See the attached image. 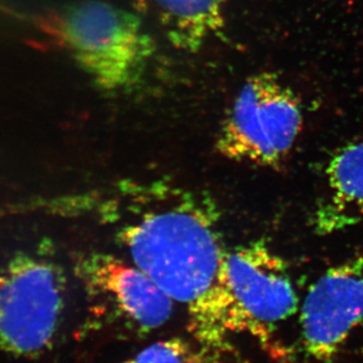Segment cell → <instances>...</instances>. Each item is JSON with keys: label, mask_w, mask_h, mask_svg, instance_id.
Masks as SVG:
<instances>
[{"label": "cell", "mask_w": 363, "mask_h": 363, "mask_svg": "<svg viewBox=\"0 0 363 363\" xmlns=\"http://www.w3.org/2000/svg\"><path fill=\"white\" fill-rule=\"evenodd\" d=\"M63 269L47 255L18 253L0 272V350L14 357L44 352L65 309Z\"/></svg>", "instance_id": "obj_5"}, {"label": "cell", "mask_w": 363, "mask_h": 363, "mask_svg": "<svg viewBox=\"0 0 363 363\" xmlns=\"http://www.w3.org/2000/svg\"><path fill=\"white\" fill-rule=\"evenodd\" d=\"M298 307L285 260L257 240L226 250L214 285L190 316L202 340L217 342L227 331L266 337Z\"/></svg>", "instance_id": "obj_2"}, {"label": "cell", "mask_w": 363, "mask_h": 363, "mask_svg": "<svg viewBox=\"0 0 363 363\" xmlns=\"http://www.w3.org/2000/svg\"><path fill=\"white\" fill-rule=\"evenodd\" d=\"M300 322L308 354L331 359L363 322V255L330 267L313 284Z\"/></svg>", "instance_id": "obj_6"}, {"label": "cell", "mask_w": 363, "mask_h": 363, "mask_svg": "<svg viewBox=\"0 0 363 363\" xmlns=\"http://www.w3.org/2000/svg\"><path fill=\"white\" fill-rule=\"evenodd\" d=\"M157 201L131 207L116 241L131 264L191 314L214 285L227 250L218 210L208 196L180 190H162Z\"/></svg>", "instance_id": "obj_1"}, {"label": "cell", "mask_w": 363, "mask_h": 363, "mask_svg": "<svg viewBox=\"0 0 363 363\" xmlns=\"http://www.w3.org/2000/svg\"><path fill=\"white\" fill-rule=\"evenodd\" d=\"M326 195L314 215L318 233L331 234L363 222V142L351 143L331 157Z\"/></svg>", "instance_id": "obj_8"}, {"label": "cell", "mask_w": 363, "mask_h": 363, "mask_svg": "<svg viewBox=\"0 0 363 363\" xmlns=\"http://www.w3.org/2000/svg\"><path fill=\"white\" fill-rule=\"evenodd\" d=\"M187 346L180 339H167L147 346L123 363H185Z\"/></svg>", "instance_id": "obj_10"}, {"label": "cell", "mask_w": 363, "mask_h": 363, "mask_svg": "<svg viewBox=\"0 0 363 363\" xmlns=\"http://www.w3.org/2000/svg\"><path fill=\"white\" fill-rule=\"evenodd\" d=\"M156 14L169 42L196 52L225 25L226 0H145Z\"/></svg>", "instance_id": "obj_9"}, {"label": "cell", "mask_w": 363, "mask_h": 363, "mask_svg": "<svg viewBox=\"0 0 363 363\" xmlns=\"http://www.w3.org/2000/svg\"><path fill=\"white\" fill-rule=\"evenodd\" d=\"M303 126L300 101L274 74L253 75L222 121L215 149L229 161L276 168L293 149Z\"/></svg>", "instance_id": "obj_4"}, {"label": "cell", "mask_w": 363, "mask_h": 363, "mask_svg": "<svg viewBox=\"0 0 363 363\" xmlns=\"http://www.w3.org/2000/svg\"><path fill=\"white\" fill-rule=\"evenodd\" d=\"M76 272L91 298L140 328H159L173 314L174 301L138 267L116 255L86 253Z\"/></svg>", "instance_id": "obj_7"}, {"label": "cell", "mask_w": 363, "mask_h": 363, "mask_svg": "<svg viewBox=\"0 0 363 363\" xmlns=\"http://www.w3.org/2000/svg\"><path fill=\"white\" fill-rule=\"evenodd\" d=\"M58 33L76 63L105 91L135 85L155 52L154 40L136 14L101 0L67 6Z\"/></svg>", "instance_id": "obj_3"}]
</instances>
